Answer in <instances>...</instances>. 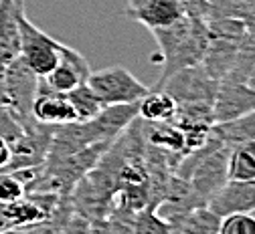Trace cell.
I'll use <instances>...</instances> for the list:
<instances>
[{
	"instance_id": "44dd1931",
	"label": "cell",
	"mask_w": 255,
	"mask_h": 234,
	"mask_svg": "<svg viewBox=\"0 0 255 234\" xmlns=\"http://www.w3.org/2000/svg\"><path fill=\"white\" fill-rule=\"evenodd\" d=\"M0 234H12V232H8V230H4V232H0Z\"/></svg>"
},
{
	"instance_id": "ffe728a7",
	"label": "cell",
	"mask_w": 255,
	"mask_h": 234,
	"mask_svg": "<svg viewBox=\"0 0 255 234\" xmlns=\"http://www.w3.org/2000/svg\"><path fill=\"white\" fill-rule=\"evenodd\" d=\"M247 83H249L251 87H255V67H253V71L249 73V79H247Z\"/></svg>"
},
{
	"instance_id": "ac0fdd59",
	"label": "cell",
	"mask_w": 255,
	"mask_h": 234,
	"mask_svg": "<svg viewBox=\"0 0 255 234\" xmlns=\"http://www.w3.org/2000/svg\"><path fill=\"white\" fill-rule=\"evenodd\" d=\"M24 194V186L12 176V172H0V204H10Z\"/></svg>"
},
{
	"instance_id": "ba28073f",
	"label": "cell",
	"mask_w": 255,
	"mask_h": 234,
	"mask_svg": "<svg viewBox=\"0 0 255 234\" xmlns=\"http://www.w3.org/2000/svg\"><path fill=\"white\" fill-rule=\"evenodd\" d=\"M126 16L144 24L146 28H160L182 18L176 0H128Z\"/></svg>"
},
{
	"instance_id": "7a4b0ae2",
	"label": "cell",
	"mask_w": 255,
	"mask_h": 234,
	"mask_svg": "<svg viewBox=\"0 0 255 234\" xmlns=\"http://www.w3.org/2000/svg\"><path fill=\"white\" fill-rule=\"evenodd\" d=\"M18 43H20V59L39 79L47 77L59 63L61 43L51 39L37 24L28 20L22 12L18 16Z\"/></svg>"
},
{
	"instance_id": "2e32d148",
	"label": "cell",
	"mask_w": 255,
	"mask_h": 234,
	"mask_svg": "<svg viewBox=\"0 0 255 234\" xmlns=\"http://www.w3.org/2000/svg\"><path fill=\"white\" fill-rule=\"evenodd\" d=\"M132 234H172V226L154 210V206H146L136 212Z\"/></svg>"
},
{
	"instance_id": "30bf717a",
	"label": "cell",
	"mask_w": 255,
	"mask_h": 234,
	"mask_svg": "<svg viewBox=\"0 0 255 234\" xmlns=\"http://www.w3.org/2000/svg\"><path fill=\"white\" fill-rule=\"evenodd\" d=\"M237 51H239V43L229 41V39L211 37L209 47H207L203 61H201L203 69L213 79H217L221 83L223 79L229 77L233 65H235V59H237Z\"/></svg>"
},
{
	"instance_id": "8992f818",
	"label": "cell",
	"mask_w": 255,
	"mask_h": 234,
	"mask_svg": "<svg viewBox=\"0 0 255 234\" xmlns=\"http://www.w3.org/2000/svg\"><path fill=\"white\" fill-rule=\"evenodd\" d=\"M30 115H33V119L37 123L49 125V127H59V125H67V123L77 121L67 95L53 91L51 87H47L43 83V79H39L35 99H33V103H30Z\"/></svg>"
},
{
	"instance_id": "9c48e42d",
	"label": "cell",
	"mask_w": 255,
	"mask_h": 234,
	"mask_svg": "<svg viewBox=\"0 0 255 234\" xmlns=\"http://www.w3.org/2000/svg\"><path fill=\"white\" fill-rule=\"evenodd\" d=\"M24 12V0H0V61L8 65L20 55L18 16Z\"/></svg>"
},
{
	"instance_id": "5bb4252c",
	"label": "cell",
	"mask_w": 255,
	"mask_h": 234,
	"mask_svg": "<svg viewBox=\"0 0 255 234\" xmlns=\"http://www.w3.org/2000/svg\"><path fill=\"white\" fill-rule=\"evenodd\" d=\"M221 218L209 208L199 206L172 224V234H219Z\"/></svg>"
},
{
	"instance_id": "8fae6325",
	"label": "cell",
	"mask_w": 255,
	"mask_h": 234,
	"mask_svg": "<svg viewBox=\"0 0 255 234\" xmlns=\"http://www.w3.org/2000/svg\"><path fill=\"white\" fill-rule=\"evenodd\" d=\"M176 107V101L166 91H148L138 101V117L148 123H166L174 119Z\"/></svg>"
},
{
	"instance_id": "3957f363",
	"label": "cell",
	"mask_w": 255,
	"mask_h": 234,
	"mask_svg": "<svg viewBox=\"0 0 255 234\" xmlns=\"http://www.w3.org/2000/svg\"><path fill=\"white\" fill-rule=\"evenodd\" d=\"M158 89L166 91L176 101V105H182V103H213L217 89H219V81L213 79L203 69V65H195V67H186V69L176 71Z\"/></svg>"
},
{
	"instance_id": "277c9868",
	"label": "cell",
	"mask_w": 255,
	"mask_h": 234,
	"mask_svg": "<svg viewBox=\"0 0 255 234\" xmlns=\"http://www.w3.org/2000/svg\"><path fill=\"white\" fill-rule=\"evenodd\" d=\"M255 111V87L241 81H221L215 101H213V117L215 123L237 119Z\"/></svg>"
},
{
	"instance_id": "52a82bcc",
	"label": "cell",
	"mask_w": 255,
	"mask_h": 234,
	"mask_svg": "<svg viewBox=\"0 0 255 234\" xmlns=\"http://www.w3.org/2000/svg\"><path fill=\"white\" fill-rule=\"evenodd\" d=\"M207 206L219 218L237 212H255V180H227L209 198Z\"/></svg>"
},
{
	"instance_id": "e0dca14e",
	"label": "cell",
	"mask_w": 255,
	"mask_h": 234,
	"mask_svg": "<svg viewBox=\"0 0 255 234\" xmlns=\"http://www.w3.org/2000/svg\"><path fill=\"white\" fill-rule=\"evenodd\" d=\"M219 234H255V212H237L223 216Z\"/></svg>"
},
{
	"instance_id": "5b68a950",
	"label": "cell",
	"mask_w": 255,
	"mask_h": 234,
	"mask_svg": "<svg viewBox=\"0 0 255 234\" xmlns=\"http://www.w3.org/2000/svg\"><path fill=\"white\" fill-rule=\"evenodd\" d=\"M89 73H91V67H89L87 59L79 51L71 49L65 43H61L59 63L47 77H43V83L47 87H51L53 91H57V93H65L67 95L77 85L87 83Z\"/></svg>"
},
{
	"instance_id": "7c38bea8",
	"label": "cell",
	"mask_w": 255,
	"mask_h": 234,
	"mask_svg": "<svg viewBox=\"0 0 255 234\" xmlns=\"http://www.w3.org/2000/svg\"><path fill=\"white\" fill-rule=\"evenodd\" d=\"M211 136L227 148H233L237 144L249 142L255 138V111L241 115L237 119H229V121H221V123H213L211 127Z\"/></svg>"
},
{
	"instance_id": "6da1fadb",
	"label": "cell",
	"mask_w": 255,
	"mask_h": 234,
	"mask_svg": "<svg viewBox=\"0 0 255 234\" xmlns=\"http://www.w3.org/2000/svg\"><path fill=\"white\" fill-rule=\"evenodd\" d=\"M87 85L100 99L102 107L138 103L150 91L122 65H112L100 71H91L87 77Z\"/></svg>"
},
{
	"instance_id": "4fadbf2b",
	"label": "cell",
	"mask_w": 255,
	"mask_h": 234,
	"mask_svg": "<svg viewBox=\"0 0 255 234\" xmlns=\"http://www.w3.org/2000/svg\"><path fill=\"white\" fill-rule=\"evenodd\" d=\"M227 180H239V182L255 180V138L237 144L229 150Z\"/></svg>"
},
{
	"instance_id": "9a60e30c",
	"label": "cell",
	"mask_w": 255,
	"mask_h": 234,
	"mask_svg": "<svg viewBox=\"0 0 255 234\" xmlns=\"http://www.w3.org/2000/svg\"><path fill=\"white\" fill-rule=\"evenodd\" d=\"M67 99H69L73 111H75L77 121H87V119L95 117V115L102 111L100 99L95 97V93L91 91V87L87 83H81L73 91H69L67 93Z\"/></svg>"
},
{
	"instance_id": "d6986e66",
	"label": "cell",
	"mask_w": 255,
	"mask_h": 234,
	"mask_svg": "<svg viewBox=\"0 0 255 234\" xmlns=\"http://www.w3.org/2000/svg\"><path fill=\"white\" fill-rule=\"evenodd\" d=\"M10 157H12V150H10V144L6 140L0 138V172H4L10 163Z\"/></svg>"
}]
</instances>
